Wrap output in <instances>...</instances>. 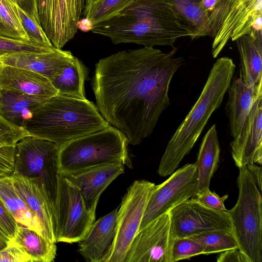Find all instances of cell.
<instances>
[{"label":"cell","mask_w":262,"mask_h":262,"mask_svg":"<svg viewBox=\"0 0 262 262\" xmlns=\"http://www.w3.org/2000/svg\"><path fill=\"white\" fill-rule=\"evenodd\" d=\"M119 206L93 223L78 244V252L89 262H102L115 237Z\"/></svg>","instance_id":"obj_18"},{"label":"cell","mask_w":262,"mask_h":262,"mask_svg":"<svg viewBox=\"0 0 262 262\" xmlns=\"http://www.w3.org/2000/svg\"><path fill=\"white\" fill-rule=\"evenodd\" d=\"M124 172L123 164L114 163L64 176L79 189L88 209L96 216V208L101 195Z\"/></svg>","instance_id":"obj_15"},{"label":"cell","mask_w":262,"mask_h":262,"mask_svg":"<svg viewBox=\"0 0 262 262\" xmlns=\"http://www.w3.org/2000/svg\"><path fill=\"white\" fill-rule=\"evenodd\" d=\"M189 238L203 246L204 255L219 253L238 248L233 234L227 232L209 231Z\"/></svg>","instance_id":"obj_28"},{"label":"cell","mask_w":262,"mask_h":262,"mask_svg":"<svg viewBox=\"0 0 262 262\" xmlns=\"http://www.w3.org/2000/svg\"><path fill=\"white\" fill-rule=\"evenodd\" d=\"M164 182L155 185L150 193L140 229L158 216L194 196L198 184V170L194 164H187L174 171Z\"/></svg>","instance_id":"obj_10"},{"label":"cell","mask_w":262,"mask_h":262,"mask_svg":"<svg viewBox=\"0 0 262 262\" xmlns=\"http://www.w3.org/2000/svg\"><path fill=\"white\" fill-rule=\"evenodd\" d=\"M0 261L32 262V260L20 246L11 241L0 250Z\"/></svg>","instance_id":"obj_35"},{"label":"cell","mask_w":262,"mask_h":262,"mask_svg":"<svg viewBox=\"0 0 262 262\" xmlns=\"http://www.w3.org/2000/svg\"><path fill=\"white\" fill-rule=\"evenodd\" d=\"M180 26L190 34L192 39L212 35L209 14L201 8V0H166Z\"/></svg>","instance_id":"obj_24"},{"label":"cell","mask_w":262,"mask_h":262,"mask_svg":"<svg viewBox=\"0 0 262 262\" xmlns=\"http://www.w3.org/2000/svg\"><path fill=\"white\" fill-rule=\"evenodd\" d=\"M246 168L250 172L255 183L259 189L261 190V167H259L253 163L248 165Z\"/></svg>","instance_id":"obj_39"},{"label":"cell","mask_w":262,"mask_h":262,"mask_svg":"<svg viewBox=\"0 0 262 262\" xmlns=\"http://www.w3.org/2000/svg\"><path fill=\"white\" fill-rule=\"evenodd\" d=\"M55 49L53 45L0 36V57L16 52L45 53L52 51Z\"/></svg>","instance_id":"obj_30"},{"label":"cell","mask_w":262,"mask_h":262,"mask_svg":"<svg viewBox=\"0 0 262 262\" xmlns=\"http://www.w3.org/2000/svg\"><path fill=\"white\" fill-rule=\"evenodd\" d=\"M29 135L24 127L17 126L0 116V147L14 145L19 140Z\"/></svg>","instance_id":"obj_33"},{"label":"cell","mask_w":262,"mask_h":262,"mask_svg":"<svg viewBox=\"0 0 262 262\" xmlns=\"http://www.w3.org/2000/svg\"><path fill=\"white\" fill-rule=\"evenodd\" d=\"M216 260L217 262H247L238 248L221 252Z\"/></svg>","instance_id":"obj_37"},{"label":"cell","mask_w":262,"mask_h":262,"mask_svg":"<svg viewBox=\"0 0 262 262\" xmlns=\"http://www.w3.org/2000/svg\"><path fill=\"white\" fill-rule=\"evenodd\" d=\"M0 64H1V63H0Z\"/></svg>","instance_id":"obj_44"},{"label":"cell","mask_w":262,"mask_h":262,"mask_svg":"<svg viewBox=\"0 0 262 262\" xmlns=\"http://www.w3.org/2000/svg\"><path fill=\"white\" fill-rule=\"evenodd\" d=\"M16 5L24 10L34 20L40 23L38 12L37 0H11Z\"/></svg>","instance_id":"obj_38"},{"label":"cell","mask_w":262,"mask_h":262,"mask_svg":"<svg viewBox=\"0 0 262 262\" xmlns=\"http://www.w3.org/2000/svg\"><path fill=\"white\" fill-rule=\"evenodd\" d=\"M12 180L18 192L39 223L42 236L48 241L56 243L53 209L39 183L33 179L14 174Z\"/></svg>","instance_id":"obj_17"},{"label":"cell","mask_w":262,"mask_h":262,"mask_svg":"<svg viewBox=\"0 0 262 262\" xmlns=\"http://www.w3.org/2000/svg\"><path fill=\"white\" fill-rule=\"evenodd\" d=\"M89 72L82 62L74 56L62 73L52 81L58 94L80 99H85V81Z\"/></svg>","instance_id":"obj_26"},{"label":"cell","mask_w":262,"mask_h":262,"mask_svg":"<svg viewBox=\"0 0 262 262\" xmlns=\"http://www.w3.org/2000/svg\"><path fill=\"white\" fill-rule=\"evenodd\" d=\"M0 89L49 98L58 94L52 82L27 69L0 64Z\"/></svg>","instance_id":"obj_19"},{"label":"cell","mask_w":262,"mask_h":262,"mask_svg":"<svg viewBox=\"0 0 262 262\" xmlns=\"http://www.w3.org/2000/svg\"><path fill=\"white\" fill-rule=\"evenodd\" d=\"M218 1L219 0H201V7L204 11L209 14L215 9Z\"/></svg>","instance_id":"obj_40"},{"label":"cell","mask_w":262,"mask_h":262,"mask_svg":"<svg viewBox=\"0 0 262 262\" xmlns=\"http://www.w3.org/2000/svg\"><path fill=\"white\" fill-rule=\"evenodd\" d=\"M228 197L227 194L220 196L215 192H212L208 189L201 194L195 195L192 198L211 209L219 211H227L224 202Z\"/></svg>","instance_id":"obj_36"},{"label":"cell","mask_w":262,"mask_h":262,"mask_svg":"<svg viewBox=\"0 0 262 262\" xmlns=\"http://www.w3.org/2000/svg\"><path fill=\"white\" fill-rule=\"evenodd\" d=\"M109 126L93 102L58 94L37 106L24 128L30 136L61 145Z\"/></svg>","instance_id":"obj_4"},{"label":"cell","mask_w":262,"mask_h":262,"mask_svg":"<svg viewBox=\"0 0 262 262\" xmlns=\"http://www.w3.org/2000/svg\"><path fill=\"white\" fill-rule=\"evenodd\" d=\"M94 0H86L85 3V7L84 9L87 8L89 7L92 3Z\"/></svg>","instance_id":"obj_42"},{"label":"cell","mask_w":262,"mask_h":262,"mask_svg":"<svg viewBox=\"0 0 262 262\" xmlns=\"http://www.w3.org/2000/svg\"><path fill=\"white\" fill-rule=\"evenodd\" d=\"M235 41L240 56L239 77L258 97L262 95V36L246 35Z\"/></svg>","instance_id":"obj_20"},{"label":"cell","mask_w":262,"mask_h":262,"mask_svg":"<svg viewBox=\"0 0 262 262\" xmlns=\"http://www.w3.org/2000/svg\"><path fill=\"white\" fill-rule=\"evenodd\" d=\"M93 33L114 44L133 43L144 47L169 46L190 34L180 25L166 0H136L112 17L94 25Z\"/></svg>","instance_id":"obj_2"},{"label":"cell","mask_w":262,"mask_h":262,"mask_svg":"<svg viewBox=\"0 0 262 262\" xmlns=\"http://www.w3.org/2000/svg\"><path fill=\"white\" fill-rule=\"evenodd\" d=\"M168 213L175 238L190 237L214 231L233 234L227 211L211 209L192 198L176 206Z\"/></svg>","instance_id":"obj_11"},{"label":"cell","mask_w":262,"mask_h":262,"mask_svg":"<svg viewBox=\"0 0 262 262\" xmlns=\"http://www.w3.org/2000/svg\"><path fill=\"white\" fill-rule=\"evenodd\" d=\"M48 99L0 89V116L17 126L24 127L33 111Z\"/></svg>","instance_id":"obj_22"},{"label":"cell","mask_w":262,"mask_h":262,"mask_svg":"<svg viewBox=\"0 0 262 262\" xmlns=\"http://www.w3.org/2000/svg\"><path fill=\"white\" fill-rule=\"evenodd\" d=\"M128 143L126 135L111 125L71 140L59 145V172L69 175L114 163L132 168Z\"/></svg>","instance_id":"obj_5"},{"label":"cell","mask_w":262,"mask_h":262,"mask_svg":"<svg viewBox=\"0 0 262 262\" xmlns=\"http://www.w3.org/2000/svg\"><path fill=\"white\" fill-rule=\"evenodd\" d=\"M220 154L217 132L215 125L213 124L203 138L195 163L198 170V184L195 195L209 189L211 179L219 166Z\"/></svg>","instance_id":"obj_23"},{"label":"cell","mask_w":262,"mask_h":262,"mask_svg":"<svg viewBox=\"0 0 262 262\" xmlns=\"http://www.w3.org/2000/svg\"><path fill=\"white\" fill-rule=\"evenodd\" d=\"M174 239L167 212L138 231L124 262H172Z\"/></svg>","instance_id":"obj_13"},{"label":"cell","mask_w":262,"mask_h":262,"mask_svg":"<svg viewBox=\"0 0 262 262\" xmlns=\"http://www.w3.org/2000/svg\"><path fill=\"white\" fill-rule=\"evenodd\" d=\"M59 145L32 136L15 144L14 174L38 181L54 208L59 177Z\"/></svg>","instance_id":"obj_7"},{"label":"cell","mask_w":262,"mask_h":262,"mask_svg":"<svg viewBox=\"0 0 262 262\" xmlns=\"http://www.w3.org/2000/svg\"><path fill=\"white\" fill-rule=\"evenodd\" d=\"M6 245L7 244L4 242L0 238V250L3 249L6 246Z\"/></svg>","instance_id":"obj_43"},{"label":"cell","mask_w":262,"mask_h":262,"mask_svg":"<svg viewBox=\"0 0 262 262\" xmlns=\"http://www.w3.org/2000/svg\"><path fill=\"white\" fill-rule=\"evenodd\" d=\"M176 51L144 47L119 51L95 64L92 86L96 106L133 145L151 135L170 105L169 85L184 62L174 56Z\"/></svg>","instance_id":"obj_1"},{"label":"cell","mask_w":262,"mask_h":262,"mask_svg":"<svg viewBox=\"0 0 262 262\" xmlns=\"http://www.w3.org/2000/svg\"><path fill=\"white\" fill-rule=\"evenodd\" d=\"M53 215L56 243L70 244L85 237L96 217L88 209L77 186L60 173Z\"/></svg>","instance_id":"obj_8"},{"label":"cell","mask_w":262,"mask_h":262,"mask_svg":"<svg viewBox=\"0 0 262 262\" xmlns=\"http://www.w3.org/2000/svg\"><path fill=\"white\" fill-rule=\"evenodd\" d=\"M73 57L71 52L56 48L45 53L16 52L6 54L0 57V63L33 71L52 82L62 73Z\"/></svg>","instance_id":"obj_16"},{"label":"cell","mask_w":262,"mask_h":262,"mask_svg":"<svg viewBox=\"0 0 262 262\" xmlns=\"http://www.w3.org/2000/svg\"><path fill=\"white\" fill-rule=\"evenodd\" d=\"M135 1L94 0L89 7L84 9L83 15L93 26L116 15Z\"/></svg>","instance_id":"obj_27"},{"label":"cell","mask_w":262,"mask_h":262,"mask_svg":"<svg viewBox=\"0 0 262 262\" xmlns=\"http://www.w3.org/2000/svg\"><path fill=\"white\" fill-rule=\"evenodd\" d=\"M18 223L0 199V238L6 244L15 236Z\"/></svg>","instance_id":"obj_34"},{"label":"cell","mask_w":262,"mask_h":262,"mask_svg":"<svg viewBox=\"0 0 262 262\" xmlns=\"http://www.w3.org/2000/svg\"><path fill=\"white\" fill-rule=\"evenodd\" d=\"M0 20L11 38L30 40L22 26L17 5L11 0H0Z\"/></svg>","instance_id":"obj_29"},{"label":"cell","mask_w":262,"mask_h":262,"mask_svg":"<svg viewBox=\"0 0 262 262\" xmlns=\"http://www.w3.org/2000/svg\"><path fill=\"white\" fill-rule=\"evenodd\" d=\"M86 0H37L41 26L52 45L61 48L77 32Z\"/></svg>","instance_id":"obj_12"},{"label":"cell","mask_w":262,"mask_h":262,"mask_svg":"<svg viewBox=\"0 0 262 262\" xmlns=\"http://www.w3.org/2000/svg\"><path fill=\"white\" fill-rule=\"evenodd\" d=\"M32 258V262H51L56 257V243L51 242L41 234L18 224L14 239Z\"/></svg>","instance_id":"obj_25"},{"label":"cell","mask_w":262,"mask_h":262,"mask_svg":"<svg viewBox=\"0 0 262 262\" xmlns=\"http://www.w3.org/2000/svg\"><path fill=\"white\" fill-rule=\"evenodd\" d=\"M18 13L22 26L29 40L52 45L43 30L40 23L34 20L30 15L17 6Z\"/></svg>","instance_id":"obj_32"},{"label":"cell","mask_w":262,"mask_h":262,"mask_svg":"<svg viewBox=\"0 0 262 262\" xmlns=\"http://www.w3.org/2000/svg\"><path fill=\"white\" fill-rule=\"evenodd\" d=\"M235 70L232 59L228 57L214 62L198 99L166 146L157 171L160 176L174 172L192 148L210 116L221 106Z\"/></svg>","instance_id":"obj_3"},{"label":"cell","mask_w":262,"mask_h":262,"mask_svg":"<svg viewBox=\"0 0 262 262\" xmlns=\"http://www.w3.org/2000/svg\"><path fill=\"white\" fill-rule=\"evenodd\" d=\"M235 165L262 163V95L254 101L240 134L230 144Z\"/></svg>","instance_id":"obj_14"},{"label":"cell","mask_w":262,"mask_h":262,"mask_svg":"<svg viewBox=\"0 0 262 262\" xmlns=\"http://www.w3.org/2000/svg\"><path fill=\"white\" fill-rule=\"evenodd\" d=\"M239 170L237 201L227 212L238 248L247 262H261V190L247 168Z\"/></svg>","instance_id":"obj_6"},{"label":"cell","mask_w":262,"mask_h":262,"mask_svg":"<svg viewBox=\"0 0 262 262\" xmlns=\"http://www.w3.org/2000/svg\"><path fill=\"white\" fill-rule=\"evenodd\" d=\"M227 91L226 112L230 135L234 138L240 134L253 103L258 97L239 76L234 79Z\"/></svg>","instance_id":"obj_21"},{"label":"cell","mask_w":262,"mask_h":262,"mask_svg":"<svg viewBox=\"0 0 262 262\" xmlns=\"http://www.w3.org/2000/svg\"><path fill=\"white\" fill-rule=\"evenodd\" d=\"M204 248L189 237L175 238L172 248V262L203 254Z\"/></svg>","instance_id":"obj_31"},{"label":"cell","mask_w":262,"mask_h":262,"mask_svg":"<svg viewBox=\"0 0 262 262\" xmlns=\"http://www.w3.org/2000/svg\"><path fill=\"white\" fill-rule=\"evenodd\" d=\"M0 36L10 37V36L8 32L7 31V30H6V29L5 28L4 26L3 25V24L2 23L1 20H0Z\"/></svg>","instance_id":"obj_41"},{"label":"cell","mask_w":262,"mask_h":262,"mask_svg":"<svg viewBox=\"0 0 262 262\" xmlns=\"http://www.w3.org/2000/svg\"><path fill=\"white\" fill-rule=\"evenodd\" d=\"M155 184L135 180L127 188L119 206L115 237L102 262H124L139 230L150 193Z\"/></svg>","instance_id":"obj_9"}]
</instances>
